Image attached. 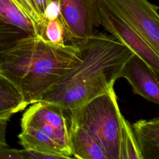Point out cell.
I'll list each match as a JSON object with an SVG mask.
<instances>
[{"label": "cell", "mask_w": 159, "mask_h": 159, "mask_svg": "<svg viewBox=\"0 0 159 159\" xmlns=\"http://www.w3.org/2000/svg\"><path fill=\"white\" fill-rule=\"evenodd\" d=\"M81 60L43 94L39 101L57 104L68 112L114 88L133 52L112 35L94 33L78 43Z\"/></svg>", "instance_id": "cell-1"}, {"label": "cell", "mask_w": 159, "mask_h": 159, "mask_svg": "<svg viewBox=\"0 0 159 159\" xmlns=\"http://www.w3.org/2000/svg\"><path fill=\"white\" fill-rule=\"evenodd\" d=\"M78 43L58 45L40 37L26 35L7 52L0 74L21 93L27 105L39 101L49 88L80 60Z\"/></svg>", "instance_id": "cell-2"}, {"label": "cell", "mask_w": 159, "mask_h": 159, "mask_svg": "<svg viewBox=\"0 0 159 159\" xmlns=\"http://www.w3.org/2000/svg\"><path fill=\"white\" fill-rule=\"evenodd\" d=\"M98 142L107 159H119L122 115L114 88L68 112Z\"/></svg>", "instance_id": "cell-3"}, {"label": "cell", "mask_w": 159, "mask_h": 159, "mask_svg": "<svg viewBox=\"0 0 159 159\" xmlns=\"http://www.w3.org/2000/svg\"><path fill=\"white\" fill-rule=\"evenodd\" d=\"M20 125L50 137L72 158L69 147L70 117L61 106L42 101L31 104L22 115Z\"/></svg>", "instance_id": "cell-4"}, {"label": "cell", "mask_w": 159, "mask_h": 159, "mask_svg": "<svg viewBox=\"0 0 159 159\" xmlns=\"http://www.w3.org/2000/svg\"><path fill=\"white\" fill-rule=\"evenodd\" d=\"M159 53L158 7L148 0H102Z\"/></svg>", "instance_id": "cell-5"}, {"label": "cell", "mask_w": 159, "mask_h": 159, "mask_svg": "<svg viewBox=\"0 0 159 159\" xmlns=\"http://www.w3.org/2000/svg\"><path fill=\"white\" fill-rule=\"evenodd\" d=\"M98 0H58L60 19L68 43H78L90 37L100 25Z\"/></svg>", "instance_id": "cell-6"}, {"label": "cell", "mask_w": 159, "mask_h": 159, "mask_svg": "<svg viewBox=\"0 0 159 159\" xmlns=\"http://www.w3.org/2000/svg\"><path fill=\"white\" fill-rule=\"evenodd\" d=\"M100 25L112 36L142 58L158 75L159 53L127 22L108 7L102 0H98Z\"/></svg>", "instance_id": "cell-7"}, {"label": "cell", "mask_w": 159, "mask_h": 159, "mask_svg": "<svg viewBox=\"0 0 159 159\" xmlns=\"http://www.w3.org/2000/svg\"><path fill=\"white\" fill-rule=\"evenodd\" d=\"M120 78L127 80L135 94L159 104L158 75L139 55L132 53L124 64Z\"/></svg>", "instance_id": "cell-8"}, {"label": "cell", "mask_w": 159, "mask_h": 159, "mask_svg": "<svg viewBox=\"0 0 159 159\" xmlns=\"http://www.w3.org/2000/svg\"><path fill=\"white\" fill-rule=\"evenodd\" d=\"M69 147L72 156L80 159H107L102 147L83 127L70 118Z\"/></svg>", "instance_id": "cell-9"}, {"label": "cell", "mask_w": 159, "mask_h": 159, "mask_svg": "<svg viewBox=\"0 0 159 159\" xmlns=\"http://www.w3.org/2000/svg\"><path fill=\"white\" fill-rule=\"evenodd\" d=\"M131 126L141 159H159V118L141 119Z\"/></svg>", "instance_id": "cell-10"}, {"label": "cell", "mask_w": 159, "mask_h": 159, "mask_svg": "<svg viewBox=\"0 0 159 159\" xmlns=\"http://www.w3.org/2000/svg\"><path fill=\"white\" fill-rule=\"evenodd\" d=\"M27 106L16 87L0 74V114H14L24 110Z\"/></svg>", "instance_id": "cell-11"}, {"label": "cell", "mask_w": 159, "mask_h": 159, "mask_svg": "<svg viewBox=\"0 0 159 159\" xmlns=\"http://www.w3.org/2000/svg\"><path fill=\"white\" fill-rule=\"evenodd\" d=\"M0 18L21 29L29 35L39 37L33 24L12 0H0Z\"/></svg>", "instance_id": "cell-12"}, {"label": "cell", "mask_w": 159, "mask_h": 159, "mask_svg": "<svg viewBox=\"0 0 159 159\" xmlns=\"http://www.w3.org/2000/svg\"><path fill=\"white\" fill-rule=\"evenodd\" d=\"M119 159H141L132 126L124 116L121 122Z\"/></svg>", "instance_id": "cell-13"}, {"label": "cell", "mask_w": 159, "mask_h": 159, "mask_svg": "<svg viewBox=\"0 0 159 159\" xmlns=\"http://www.w3.org/2000/svg\"><path fill=\"white\" fill-rule=\"evenodd\" d=\"M27 35L21 29L0 18V66L9 50L18 40Z\"/></svg>", "instance_id": "cell-14"}, {"label": "cell", "mask_w": 159, "mask_h": 159, "mask_svg": "<svg viewBox=\"0 0 159 159\" xmlns=\"http://www.w3.org/2000/svg\"><path fill=\"white\" fill-rule=\"evenodd\" d=\"M42 38L52 43L63 45L67 42L66 32L60 17L45 23Z\"/></svg>", "instance_id": "cell-15"}, {"label": "cell", "mask_w": 159, "mask_h": 159, "mask_svg": "<svg viewBox=\"0 0 159 159\" xmlns=\"http://www.w3.org/2000/svg\"><path fill=\"white\" fill-rule=\"evenodd\" d=\"M18 8L33 24L37 35L42 38L44 22L32 0H12Z\"/></svg>", "instance_id": "cell-16"}, {"label": "cell", "mask_w": 159, "mask_h": 159, "mask_svg": "<svg viewBox=\"0 0 159 159\" xmlns=\"http://www.w3.org/2000/svg\"><path fill=\"white\" fill-rule=\"evenodd\" d=\"M60 8L59 3L56 0H51L47 6L43 14V22H45L60 17ZM44 26V25H43Z\"/></svg>", "instance_id": "cell-17"}, {"label": "cell", "mask_w": 159, "mask_h": 159, "mask_svg": "<svg viewBox=\"0 0 159 159\" xmlns=\"http://www.w3.org/2000/svg\"><path fill=\"white\" fill-rule=\"evenodd\" d=\"M0 159H25L24 149L1 148Z\"/></svg>", "instance_id": "cell-18"}, {"label": "cell", "mask_w": 159, "mask_h": 159, "mask_svg": "<svg viewBox=\"0 0 159 159\" xmlns=\"http://www.w3.org/2000/svg\"><path fill=\"white\" fill-rule=\"evenodd\" d=\"M12 115L11 113L0 114V148L7 147L6 140V133L8 122Z\"/></svg>", "instance_id": "cell-19"}, {"label": "cell", "mask_w": 159, "mask_h": 159, "mask_svg": "<svg viewBox=\"0 0 159 159\" xmlns=\"http://www.w3.org/2000/svg\"><path fill=\"white\" fill-rule=\"evenodd\" d=\"M34 4L39 13L40 16L43 20V14L45 9L51 0H32Z\"/></svg>", "instance_id": "cell-20"}, {"label": "cell", "mask_w": 159, "mask_h": 159, "mask_svg": "<svg viewBox=\"0 0 159 159\" xmlns=\"http://www.w3.org/2000/svg\"><path fill=\"white\" fill-rule=\"evenodd\" d=\"M56 1H58V0H56Z\"/></svg>", "instance_id": "cell-21"}, {"label": "cell", "mask_w": 159, "mask_h": 159, "mask_svg": "<svg viewBox=\"0 0 159 159\" xmlns=\"http://www.w3.org/2000/svg\"></svg>", "instance_id": "cell-22"}]
</instances>
